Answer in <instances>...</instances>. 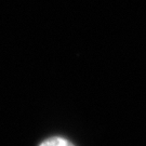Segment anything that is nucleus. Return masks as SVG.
<instances>
[{"instance_id":"1","label":"nucleus","mask_w":146,"mask_h":146,"mask_svg":"<svg viewBox=\"0 0 146 146\" xmlns=\"http://www.w3.org/2000/svg\"><path fill=\"white\" fill-rule=\"evenodd\" d=\"M39 146H74L70 142L60 136H52L40 143Z\"/></svg>"}]
</instances>
